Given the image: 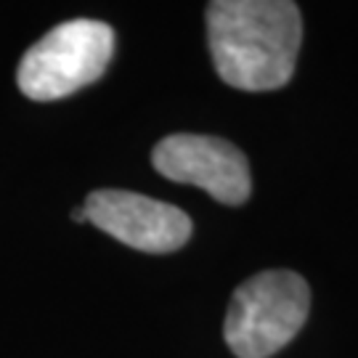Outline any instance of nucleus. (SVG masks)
<instances>
[{"mask_svg":"<svg viewBox=\"0 0 358 358\" xmlns=\"http://www.w3.org/2000/svg\"><path fill=\"white\" fill-rule=\"evenodd\" d=\"M205 16L213 64L226 85L266 93L292 80L303 43V22L294 3L215 0Z\"/></svg>","mask_w":358,"mask_h":358,"instance_id":"nucleus-1","label":"nucleus"},{"mask_svg":"<svg viewBox=\"0 0 358 358\" xmlns=\"http://www.w3.org/2000/svg\"><path fill=\"white\" fill-rule=\"evenodd\" d=\"M310 287L294 271H263L234 292L223 324L226 345L236 358H271L303 329Z\"/></svg>","mask_w":358,"mask_h":358,"instance_id":"nucleus-2","label":"nucleus"},{"mask_svg":"<svg viewBox=\"0 0 358 358\" xmlns=\"http://www.w3.org/2000/svg\"><path fill=\"white\" fill-rule=\"evenodd\" d=\"M115 53L112 27L96 19H72L53 27L24 53L16 69L19 90L32 101H56L96 83Z\"/></svg>","mask_w":358,"mask_h":358,"instance_id":"nucleus-3","label":"nucleus"},{"mask_svg":"<svg viewBox=\"0 0 358 358\" xmlns=\"http://www.w3.org/2000/svg\"><path fill=\"white\" fill-rule=\"evenodd\" d=\"M152 165L167 180L196 186L220 205H244L252 194L247 157L217 136H167L154 146Z\"/></svg>","mask_w":358,"mask_h":358,"instance_id":"nucleus-4","label":"nucleus"},{"mask_svg":"<svg viewBox=\"0 0 358 358\" xmlns=\"http://www.w3.org/2000/svg\"><path fill=\"white\" fill-rule=\"evenodd\" d=\"M88 223L133 250L165 255L192 239V217L176 205L122 189H101L83 202Z\"/></svg>","mask_w":358,"mask_h":358,"instance_id":"nucleus-5","label":"nucleus"},{"mask_svg":"<svg viewBox=\"0 0 358 358\" xmlns=\"http://www.w3.org/2000/svg\"><path fill=\"white\" fill-rule=\"evenodd\" d=\"M72 220H75V223H88L85 207H75V210H72Z\"/></svg>","mask_w":358,"mask_h":358,"instance_id":"nucleus-6","label":"nucleus"}]
</instances>
